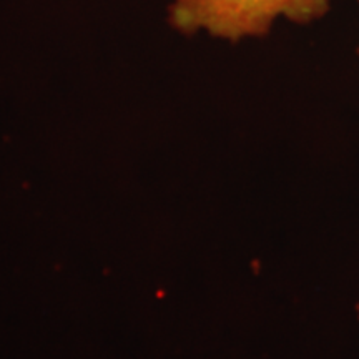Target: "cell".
Instances as JSON below:
<instances>
[{"mask_svg": "<svg viewBox=\"0 0 359 359\" xmlns=\"http://www.w3.org/2000/svg\"><path fill=\"white\" fill-rule=\"evenodd\" d=\"M330 11L331 0H172L168 24L183 35L238 43L266 37L280 20L309 25Z\"/></svg>", "mask_w": 359, "mask_h": 359, "instance_id": "obj_1", "label": "cell"}, {"mask_svg": "<svg viewBox=\"0 0 359 359\" xmlns=\"http://www.w3.org/2000/svg\"><path fill=\"white\" fill-rule=\"evenodd\" d=\"M356 4L359 6V0H356ZM356 53H358V57H359V47H358V50H356Z\"/></svg>", "mask_w": 359, "mask_h": 359, "instance_id": "obj_2", "label": "cell"}]
</instances>
